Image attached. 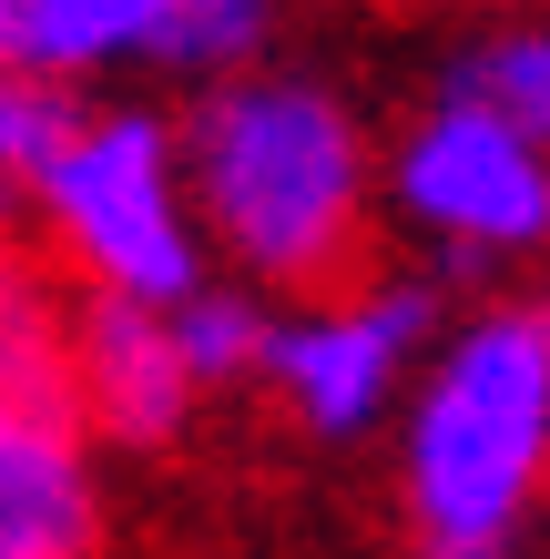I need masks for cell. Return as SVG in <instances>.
<instances>
[{"mask_svg":"<svg viewBox=\"0 0 550 559\" xmlns=\"http://www.w3.org/2000/svg\"><path fill=\"white\" fill-rule=\"evenodd\" d=\"M204 224L276 285H337L367 235L358 122L306 82H235L194 122Z\"/></svg>","mask_w":550,"mask_h":559,"instance_id":"cell-1","label":"cell"},{"mask_svg":"<svg viewBox=\"0 0 550 559\" xmlns=\"http://www.w3.org/2000/svg\"><path fill=\"white\" fill-rule=\"evenodd\" d=\"M550 468V316H479L408 427L418 539H500Z\"/></svg>","mask_w":550,"mask_h":559,"instance_id":"cell-2","label":"cell"},{"mask_svg":"<svg viewBox=\"0 0 550 559\" xmlns=\"http://www.w3.org/2000/svg\"><path fill=\"white\" fill-rule=\"evenodd\" d=\"M82 367L51 306L11 275L0 295V559H92L103 509L82 478Z\"/></svg>","mask_w":550,"mask_h":559,"instance_id":"cell-3","label":"cell"},{"mask_svg":"<svg viewBox=\"0 0 550 559\" xmlns=\"http://www.w3.org/2000/svg\"><path fill=\"white\" fill-rule=\"evenodd\" d=\"M31 193H42L51 235L72 245V265L92 285L143 295V306H184L194 295V235H184V204H174L164 122H143V112L82 122V143L61 153Z\"/></svg>","mask_w":550,"mask_h":559,"instance_id":"cell-4","label":"cell"},{"mask_svg":"<svg viewBox=\"0 0 550 559\" xmlns=\"http://www.w3.org/2000/svg\"><path fill=\"white\" fill-rule=\"evenodd\" d=\"M398 193L429 235L469 245V254H510V245H550V143H530L510 112L448 92L438 112L408 122L398 143Z\"/></svg>","mask_w":550,"mask_h":559,"instance_id":"cell-5","label":"cell"},{"mask_svg":"<svg viewBox=\"0 0 550 559\" xmlns=\"http://www.w3.org/2000/svg\"><path fill=\"white\" fill-rule=\"evenodd\" d=\"M266 31V0H0V51L11 72H92L113 51H153V61H235Z\"/></svg>","mask_w":550,"mask_h":559,"instance_id":"cell-6","label":"cell"},{"mask_svg":"<svg viewBox=\"0 0 550 559\" xmlns=\"http://www.w3.org/2000/svg\"><path fill=\"white\" fill-rule=\"evenodd\" d=\"M418 336H429V295H418V285H377V295H358V306H337V316L276 325V336H266V377L296 397L306 427L347 438V427L377 417L387 377H398V356Z\"/></svg>","mask_w":550,"mask_h":559,"instance_id":"cell-7","label":"cell"},{"mask_svg":"<svg viewBox=\"0 0 550 559\" xmlns=\"http://www.w3.org/2000/svg\"><path fill=\"white\" fill-rule=\"evenodd\" d=\"M72 367H82L92 427L122 438V448H164L194 407V386H204L184 336H174V316H153L143 295H113V285L72 316Z\"/></svg>","mask_w":550,"mask_h":559,"instance_id":"cell-8","label":"cell"},{"mask_svg":"<svg viewBox=\"0 0 550 559\" xmlns=\"http://www.w3.org/2000/svg\"><path fill=\"white\" fill-rule=\"evenodd\" d=\"M448 92H469V103L510 112L530 143H550V31H500V41H479Z\"/></svg>","mask_w":550,"mask_h":559,"instance_id":"cell-9","label":"cell"},{"mask_svg":"<svg viewBox=\"0 0 550 559\" xmlns=\"http://www.w3.org/2000/svg\"><path fill=\"white\" fill-rule=\"evenodd\" d=\"M174 336H184V356H194V377H204V386L266 367V325H255L245 295H204V285H194L184 306H174Z\"/></svg>","mask_w":550,"mask_h":559,"instance_id":"cell-10","label":"cell"},{"mask_svg":"<svg viewBox=\"0 0 550 559\" xmlns=\"http://www.w3.org/2000/svg\"><path fill=\"white\" fill-rule=\"evenodd\" d=\"M72 143H82V122H72V103H61L42 72H21L11 92H0V163H11L21 183H42Z\"/></svg>","mask_w":550,"mask_h":559,"instance_id":"cell-11","label":"cell"},{"mask_svg":"<svg viewBox=\"0 0 550 559\" xmlns=\"http://www.w3.org/2000/svg\"><path fill=\"white\" fill-rule=\"evenodd\" d=\"M418 559H500V539H418Z\"/></svg>","mask_w":550,"mask_h":559,"instance_id":"cell-12","label":"cell"}]
</instances>
